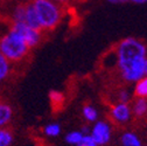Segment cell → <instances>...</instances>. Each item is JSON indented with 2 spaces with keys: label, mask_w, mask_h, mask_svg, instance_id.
Returning <instances> with one entry per match:
<instances>
[{
  "label": "cell",
  "mask_w": 147,
  "mask_h": 146,
  "mask_svg": "<svg viewBox=\"0 0 147 146\" xmlns=\"http://www.w3.org/2000/svg\"><path fill=\"white\" fill-rule=\"evenodd\" d=\"M116 61L120 77L127 83H136L146 75L147 47L136 38H126L116 47Z\"/></svg>",
  "instance_id": "obj_1"
},
{
  "label": "cell",
  "mask_w": 147,
  "mask_h": 146,
  "mask_svg": "<svg viewBox=\"0 0 147 146\" xmlns=\"http://www.w3.org/2000/svg\"><path fill=\"white\" fill-rule=\"evenodd\" d=\"M30 4L35 11L41 30H53L59 26L62 20V9L59 4L51 0H32Z\"/></svg>",
  "instance_id": "obj_2"
},
{
  "label": "cell",
  "mask_w": 147,
  "mask_h": 146,
  "mask_svg": "<svg viewBox=\"0 0 147 146\" xmlns=\"http://www.w3.org/2000/svg\"><path fill=\"white\" fill-rule=\"evenodd\" d=\"M29 49L30 48L21 34L13 27L0 40V51L9 62L22 60L28 54Z\"/></svg>",
  "instance_id": "obj_3"
},
{
  "label": "cell",
  "mask_w": 147,
  "mask_h": 146,
  "mask_svg": "<svg viewBox=\"0 0 147 146\" xmlns=\"http://www.w3.org/2000/svg\"><path fill=\"white\" fill-rule=\"evenodd\" d=\"M90 131H91L90 136L94 138V140L96 141L97 146L106 145L110 140H111L112 130H111L110 124L107 122H105V120L96 122L95 125L92 126V129H91Z\"/></svg>",
  "instance_id": "obj_4"
},
{
  "label": "cell",
  "mask_w": 147,
  "mask_h": 146,
  "mask_svg": "<svg viewBox=\"0 0 147 146\" xmlns=\"http://www.w3.org/2000/svg\"><path fill=\"white\" fill-rule=\"evenodd\" d=\"M16 32H19L21 34V36L25 39L26 43L28 45L29 48L36 47L39 45L40 40H41V33L39 29H35L29 27L28 25L24 24V22H14L12 26Z\"/></svg>",
  "instance_id": "obj_5"
},
{
  "label": "cell",
  "mask_w": 147,
  "mask_h": 146,
  "mask_svg": "<svg viewBox=\"0 0 147 146\" xmlns=\"http://www.w3.org/2000/svg\"><path fill=\"white\" fill-rule=\"evenodd\" d=\"M111 117L112 119L118 123V124H125L127 122H130L132 117V110L131 106L127 103H117L112 106L111 109Z\"/></svg>",
  "instance_id": "obj_6"
},
{
  "label": "cell",
  "mask_w": 147,
  "mask_h": 146,
  "mask_svg": "<svg viewBox=\"0 0 147 146\" xmlns=\"http://www.w3.org/2000/svg\"><path fill=\"white\" fill-rule=\"evenodd\" d=\"M12 117H13V110L11 105H8L7 103L0 102V129L6 127L7 124L12 120Z\"/></svg>",
  "instance_id": "obj_7"
},
{
  "label": "cell",
  "mask_w": 147,
  "mask_h": 146,
  "mask_svg": "<svg viewBox=\"0 0 147 146\" xmlns=\"http://www.w3.org/2000/svg\"><path fill=\"white\" fill-rule=\"evenodd\" d=\"M132 114L137 117H142L147 114V99L146 98H137L131 107Z\"/></svg>",
  "instance_id": "obj_8"
},
{
  "label": "cell",
  "mask_w": 147,
  "mask_h": 146,
  "mask_svg": "<svg viewBox=\"0 0 147 146\" xmlns=\"http://www.w3.org/2000/svg\"><path fill=\"white\" fill-rule=\"evenodd\" d=\"M133 93L138 98H146L147 99V75L136 82Z\"/></svg>",
  "instance_id": "obj_9"
},
{
  "label": "cell",
  "mask_w": 147,
  "mask_h": 146,
  "mask_svg": "<svg viewBox=\"0 0 147 146\" xmlns=\"http://www.w3.org/2000/svg\"><path fill=\"white\" fill-rule=\"evenodd\" d=\"M123 146H141V140L133 132H125L121 136Z\"/></svg>",
  "instance_id": "obj_10"
},
{
  "label": "cell",
  "mask_w": 147,
  "mask_h": 146,
  "mask_svg": "<svg viewBox=\"0 0 147 146\" xmlns=\"http://www.w3.org/2000/svg\"><path fill=\"white\" fill-rule=\"evenodd\" d=\"M14 140V136L11 130L7 127L0 129V146H12Z\"/></svg>",
  "instance_id": "obj_11"
},
{
  "label": "cell",
  "mask_w": 147,
  "mask_h": 146,
  "mask_svg": "<svg viewBox=\"0 0 147 146\" xmlns=\"http://www.w3.org/2000/svg\"><path fill=\"white\" fill-rule=\"evenodd\" d=\"M9 71H11L9 61L0 51V82L4 81L9 75Z\"/></svg>",
  "instance_id": "obj_12"
},
{
  "label": "cell",
  "mask_w": 147,
  "mask_h": 146,
  "mask_svg": "<svg viewBox=\"0 0 147 146\" xmlns=\"http://www.w3.org/2000/svg\"><path fill=\"white\" fill-rule=\"evenodd\" d=\"M82 112H83V117L88 122H96L98 118V111L94 105H84Z\"/></svg>",
  "instance_id": "obj_13"
},
{
  "label": "cell",
  "mask_w": 147,
  "mask_h": 146,
  "mask_svg": "<svg viewBox=\"0 0 147 146\" xmlns=\"http://www.w3.org/2000/svg\"><path fill=\"white\" fill-rule=\"evenodd\" d=\"M43 132L47 137H50V138L57 137L61 133V125L57 123H49L45 126Z\"/></svg>",
  "instance_id": "obj_14"
},
{
  "label": "cell",
  "mask_w": 147,
  "mask_h": 146,
  "mask_svg": "<svg viewBox=\"0 0 147 146\" xmlns=\"http://www.w3.org/2000/svg\"><path fill=\"white\" fill-rule=\"evenodd\" d=\"M83 137V133L81 131H71L65 136V141L70 145H77Z\"/></svg>",
  "instance_id": "obj_15"
},
{
  "label": "cell",
  "mask_w": 147,
  "mask_h": 146,
  "mask_svg": "<svg viewBox=\"0 0 147 146\" xmlns=\"http://www.w3.org/2000/svg\"><path fill=\"white\" fill-rule=\"evenodd\" d=\"M76 146H97V144L90 135H83L81 141Z\"/></svg>",
  "instance_id": "obj_16"
},
{
  "label": "cell",
  "mask_w": 147,
  "mask_h": 146,
  "mask_svg": "<svg viewBox=\"0 0 147 146\" xmlns=\"http://www.w3.org/2000/svg\"><path fill=\"white\" fill-rule=\"evenodd\" d=\"M50 99L53 102V104H61L63 103V94L59 93V91H51L50 93Z\"/></svg>",
  "instance_id": "obj_17"
},
{
  "label": "cell",
  "mask_w": 147,
  "mask_h": 146,
  "mask_svg": "<svg viewBox=\"0 0 147 146\" xmlns=\"http://www.w3.org/2000/svg\"><path fill=\"white\" fill-rule=\"evenodd\" d=\"M118 99H119V103H128V101H130V94L126 90H121L118 94Z\"/></svg>",
  "instance_id": "obj_18"
},
{
  "label": "cell",
  "mask_w": 147,
  "mask_h": 146,
  "mask_svg": "<svg viewBox=\"0 0 147 146\" xmlns=\"http://www.w3.org/2000/svg\"><path fill=\"white\" fill-rule=\"evenodd\" d=\"M107 3L112 4V5H119V4H124V3H127L126 0H106Z\"/></svg>",
  "instance_id": "obj_19"
},
{
  "label": "cell",
  "mask_w": 147,
  "mask_h": 146,
  "mask_svg": "<svg viewBox=\"0 0 147 146\" xmlns=\"http://www.w3.org/2000/svg\"><path fill=\"white\" fill-rule=\"evenodd\" d=\"M127 3H132V4H137V5H142L146 4L147 0H126Z\"/></svg>",
  "instance_id": "obj_20"
},
{
  "label": "cell",
  "mask_w": 147,
  "mask_h": 146,
  "mask_svg": "<svg viewBox=\"0 0 147 146\" xmlns=\"http://www.w3.org/2000/svg\"><path fill=\"white\" fill-rule=\"evenodd\" d=\"M51 1H54V3H56V4H67V3H70L71 0H51Z\"/></svg>",
  "instance_id": "obj_21"
},
{
  "label": "cell",
  "mask_w": 147,
  "mask_h": 146,
  "mask_svg": "<svg viewBox=\"0 0 147 146\" xmlns=\"http://www.w3.org/2000/svg\"><path fill=\"white\" fill-rule=\"evenodd\" d=\"M146 75H147V63H146Z\"/></svg>",
  "instance_id": "obj_22"
}]
</instances>
